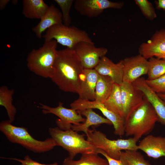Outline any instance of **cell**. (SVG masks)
<instances>
[{
    "label": "cell",
    "mask_w": 165,
    "mask_h": 165,
    "mask_svg": "<svg viewBox=\"0 0 165 165\" xmlns=\"http://www.w3.org/2000/svg\"><path fill=\"white\" fill-rule=\"evenodd\" d=\"M84 68L73 49L57 50L50 79L59 89L65 92H81Z\"/></svg>",
    "instance_id": "1"
},
{
    "label": "cell",
    "mask_w": 165,
    "mask_h": 165,
    "mask_svg": "<svg viewBox=\"0 0 165 165\" xmlns=\"http://www.w3.org/2000/svg\"><path fill=\"white\" fill-rule=\"evenodd\" d=\"M158 122L156 113L145 96L143 101L135 107L125 119L126 136H132L137 141L151 132Z\"/></svg>",
    "instance_id": "2"
},
{
    "label": "cell",
    "mask_w": 165,
    "mask_h": 165,
    "mask_svg": "<svg viewBox=\"0 0 165 165\" xmlns=\"http://www.w3.org/2000/svg\"><path fill=\"white\" fill-rule=\"evenodd\" d=\"M0 130L10 142L20 145L35 153L48 152L57 146L52 138L43 141L37 140L29 134L27 129L13 125L9 120L1 122Z\"/></svg>",
    "instance_id": "3"
},
{
    "label": "cell",
    "mask_w": 165,
    "mask_h": 165,
    "mask_svg": "<svg viewBox=\"0 0 165 165\" xmlns=\"http://www.w3.org/2000/svg\"><path fill=\"white\" fill-rule=\"evenodd\" d=\"M57 43L54 40L45 42L39 49L32 50L27 59L29 69L40 76L50 79L57 54Z\"/></svg>",
    "instance_id": "4"
},
{
    "label": "cell",
    "mask_w": 165,
    "mask_h": 165,
    "mask_svg": "<svg viewBox=\"0 0 165 165\" xmlns=\"http://www.w3.org/2000/svg\"><path fill=\"white\" fill-rule=\"evenodd\" d=\"M49 131L56 145L67 151L68 156L72 159L78 154L96 153V148L85 139L84 134H79L72 129L64 130L58 127L50 128Z\"/></svg>",
    "instance_id": "5"
},
{
    "label": "cell",
    "mask_w": 165,
    "mask_h": 165,
    "mask_svg": "<svg viewBox=\"0 0 165 165\" xmlns=\"http://www.w3.org/2000/svg\"><path fill=\"white\" fill-rule=\"evenodd\" d=\"M87 140L96 149L103 151L109 157L119 160L122 150H138V141L134 138L112 140L105 134L95 128L89 129L85 134Z\"/></svg>",
    "instance_id": "6"
},
{
    "label": "cell",
    "mask_w": 165,
    "mask_h": 165,
    "mask_svg": "<svg viewBox=\"0 0 165 165\" xmlns=\"http://www.w3.org/2000/svg\"><path fill=\"white\" fill-rule=\"evenodd\" d=\"M43 38L45 42L54 40L62 45L73 50L80 42L94 44L85 31L75 26H68L63 24L55 25L48 28Z\"/></svg>",
    "instance_id": "7"
},
{
    "label": "cell",
    "mask_w": 165,
    "mask_h": 165,
    "mask_svg": "<svg viewBox=\"0 0 165 165\" xmlns=\"http://www.w3.org/2000/svg\"><path fill=\"white\" fill-rule=\"evenodd\" d=\"M39 105V107L44 114H52L59 118L57 119L56 123L58 127L63 130L71 129L72 125H77L85 121L86 119L77 111L65 108L61 102H59L58 105L56 107H50L41 103Z\"/></svg>",
    "instance_id": "8"
},
{
    "label": "cell",
    "mask_w": 165,
    "mask_h": 165,
    "mask_svg": "<svg viewBox=\"0 0 165 165\" xmlns=\"http://www.w3.org/2000/svg\"><path fill=\"white\" fill-rule=\"evenodd\" d=\"M73 5L75 10L81 15L92 18L99 16L106 9H121L124 3L108 0H75Z\"/></svg>",
    "instance_id": "9"
},
{
    "label": "cell",
    "mask_w": 165,
    "mask_h": 165,
    "mask_svg": "<svg viewBox=\"0 0 165 165\" xmlns=\"http://www.w3.org/2000/svg\"><path fill=\"white\" fill-rule=\"evenodd\" d=\"M74 50L84 68L88 69H94L108 52L106 48L96 47L94 44L85 42L79 43Z\"/></svg>",
    "instance_id": "10"
},
{
    "label": "cell",
    "mask_w": 165,
    "mask_h": 165,
    "mask_svg": "<svg viewBox=\"0 0 165 165\" xmlns=\"http://www.w3.org/2000/svg\"><path fill=\"white\" fill-rule=\"evenodd\" d=\"M123 82L132 83L143 75L147 74L148 60L140 54L122 60Z\"/></svg>",
    "instance_id": "11"
},
{
    "label": "cell",
    "mask_w": 165,
    "mask_h": 165,
    "mask_svg": "<svg viewBox=\"0 0 165 165\" xmlns=\"http://www.w3.org/2000/svg\"><path fill=\"white\" fill-rule=\"evenodd\" d=\"M138 51L147 59L155 57L165 60V29L156 31L150 39L140 45Z\"/></svg>",
    "instance_id": "12"
},
{
    "label": "cell",
    "mask_w": 165,
    "mask_h": 165,
    "mask_svg": "<svg viewBox=\"0 0 165 165\" xmlns=\"http://www.w3.org/2000/svg\"><path fill=\"white\" fill-rule=\"evenodd\" d=\"M120 87L123 117L125 119L130 113L143 101L145 96L132 83L123 82Z\"/></svg>",
    "instance_id": "13"
},
{
    "label": "cell",
    "mask_w": 165,
    "mask_h": 165,
    "mask_svg": "<svg viewBox=\"0 0 165 165\" xmlns=\"http://www.w3.org/2000/svg\"><path fill=\"white\" fill-rule=\"evenodd\" d=\"M132 84L143 93L152 105L157 115L158 122L165 125V101L148 85L144 78H140Z\"/></svg>",
    "instance_id": "14"
},
{
    "label": "cell",
    "mask_w": 165,
    "mask_h": 165,
    "mask_svg": "<svg viewBox=\"0 0 165 165\" xmlns=\"http://www.w3.org/2000/svg\"><path fill=\"white\" fill-rule=\"evenodd\" d=\"M138 149L149 157L157 159L165 157V137L148 134L139 142Z\"/></svg>",
    "instance_id": "15"
},
{
    "label": "cell",
    "mask_w": 165,
    "mask_h": 165,
    "mask_svg": "<svg viewBox=\"0 0 165 165\" xmlns=\"http://www.w3.org/2000/svg\"><path fill=\"white\" fill-rule=\"evenodd\" d=\"M94 69L100 75L111 78L114 83L120 85L123 82V65L122 60L117 63L105 56Z\"/></svg>",
    "instance_id": "16"
},
{
    "label": "cell",
    "mask_w": 165,
    "mask_h": 165,
    "mask_svg": "<svg viewBox=\"0 0 165 165\" xmlns=\"http://www.w3.org/2000/svg\"><path fill=\"white\" fill-rule=\"evenodd\" d=\"M61 12L54 5L49 7L39 23L32 28V31L38 38H41L46 30L56 25L63 24Z\"/></svg>",
    "instance_id": "17"
},
{
    "label": "cell",
    "mask_w": 165,
    "mask_h": 165,
    "mask_svg": "<svg viewBox=\"0 0 165 165\" xmlns=\"http://www.w3.org/2000/svg\"><path fill=\"white\" fill-rule=\"evenodd\" d=\"M79 99L93 101L99 74L94 69H84Z\"/></svg>",
    "instance_id": "18"
},
{
    "label": "cell",
    "mask_w": 165,
    "mask_h": 165,
    "mask_svg": "<svg viewBox=\"0 0 165 165\" xmlns=\"http://www.w3.org/2000/svg\"><path fill=\"white\" fill-rule=\"evenodd\" d=\"M77 111L81 115L85 116L86 118L84 122L82 123L77 125H72V129L75 131H82L86 134L89 129V127L92 126L99 125L102 124L112 125L109 120L100 116L92 108H88Z\"/></svg>",
    "instance_id": "19"
},
{
    "label": "cell",
    "mask_w": 165,
    "mask_h": 165,
    "mask_svg": "<svg viewBox=\"0 0 165 165\" xmlns=\"http://www.w3.org/2000/svg\"><path fill=\"white\" fill-rule=\"evenodd\" d=\"M49 6L43 0H24L23 14L28 18L40 20Z\"/></svg>",
    "instance_id": "20"
},
{
    "label": "cell",
    "mask_w": 165,
    "mask_h": 165,
    "mask_svg": "<svg viewBox=\"0 0 165 165\" xmlns=\"http://www.w3.org/2000/svg\"><path fill=\"white\" fill-rule=\"evenodd\" d=\"M114 83L110 77L99 74L95 88L94 101L99 103L105 101L110 94Z\"/></svg>",
    "instance_id": "21"
},
{
    "label": "cell",
    "mask_w": 165,
    "mask_h": 165,
    "mask_svg": "<svg viewBox=\"0 0 165 165\" xmlns=\"http://www.w3.org/2000/svg\"><path fill=\"white\" fill-rule=\"evenodd\" d=\"M101 103L108 109L124 118L120 96V87L119 85L115 83L114 84L109 96L105 101Z\"/></svg>",
    "instance_id": "22"
},
{
    "label": "cell",
    "mask_w": 165,
    "mask_h": 165,
    "mask_svg": "<svg viewBox=\"0 0 165 165\" xmlns=\"http://www.w3.org/2000/svg\"><path fill=\"white\" fill-rule=\"evenodd\" d=\"M62 165H109L107 160L98 154L90 153L82 154L80 159L74 160L69 156L64 159Z\"/></svg>",
    "instance_id": "23"
},
{
    "label": "cell",
    "mask_w": 165,
    "mask_h": 165,
    "mask_svg": "<svg viewBox=\"0 0 165 165\" xmlns=\"http://www.w3.org/2000/svg\"><path fill=\"white\" fill-rule=\"evenodd\" d=\"M13 89H9L5 86L0 88V105L6 109L9 118V121L12 123L14 120L16 112V108L12 103Z\"/></svg>",
    "instance_id": "24"
},
{
    "label": "cell",
    "mask_w": 165,
    "mask_h": 165,
    "mask_svg": "<svg viewBox=\"0 0 165 165\" xmlns=\"http://www.w3.org/2000/svg\"><path fill=\"white\" fill-rule=\"evenodd\" d=\"M97 109L100 110L103 114L112 123L115 134L122 136L125 134L124 118L115 113L108 109L102 104L98 105Z\"/></svg>",
    "instance_id": "25"
},
{
    "label": "cell",
    "mask_w": 165,
    "mask_h": 165,
    "mask_svg": "<svg viewBox=\"0 0 165 165\" xmlns=\"http://www.w3.org/2000/svg\"><path fill=\"white\" fill-rule=\"evenodd\" d=\"M147 80L156 79L165 74V60L152 57L148 60Z\"/></svg>",
    "instance_id": "26"
},
{
    "label": "cell",
    "mask_w": 165,
    "mask_h": 165,
    "mask_svg": "<svg viewBox=\"0 0 165 165\" xmlns=\"http://www.w3.org/2000/svg\"><path fill=\"white\" fill-rule=\"evenodd\" d=\"M120 155L124 158L129 165H152L138 150L122 151Z\"/></svg>",
    "instance_id": "27"
},
{
    "label": "cell",
    "mask_w": 165,
    "mask_h": 165,
    "mask_svg": "<svg viewBox=\"0 0 165 165\" xmlns=\"http://www.w3.org/2000/svg\"><path fill=\"white\" fill-rule=\"evenodd\" d=\"M54 1L61 9L63 24L68 26H70L72 21L70 12L74 0H54Z\"/></svg>",
    "instance_id": "28"
},
{
    "label": "cell",
    "mask_w": 165,
    "mask_h": 165,
    "mask_svg": "<svg viewBox=\"0 0 165 165\" xmlns=\"http://www.w3.org/2000/svg\"><path fill=\"white\" fill-rule=\"evenodd\" d=\"M135 1L146 18L153 20L157 17L155 9L149 1L147 0H135Z\"/></svg>",
    "instance_id": "29"
},
{
    "label": "cell",
    "mask_w": 165,
    "mask_h": 165,
    "mask_svg": "<svg viewBox=\"0 0 165 165\" xmlns=\"http://www.w3.org/2000/svg\"><path fill=\"white\" fill-rule=\"evenodd\" d=\"M148 85L157 94H165V74L152 80L145 79Z\"/></svg>",
    "instance_id": "30"
},
{
    "label": "cell",
    "mask_w": 165,
    "mask_h": 165,
    "mask_svg": "<svg viewBox=\"0 0 165 165\" xmlns=\"http://www.w3.org/2000/svg\"><path fill=\"white\" fill-rule=\"evenodd\" d=\"M95 152L97 154H101L104 156L107 160L109 165H129L126 160L121 155L119 160H115L109 157L101 149H96Z\"/></svg>",
    "instance_id": "31"
},
{
    "label": "cell",
    "mask_w": 165,
    "mask_h": 165,
    "mask_svg": "<svg viewBox=\"0 0 165 165\" xmlns=\"http://www.w3.org/2000/svg\"><path fill=\"white\" fill-rule=\"evenodd\" d=\"M8 159L14 160L20 163V165H58V163L56 162L48 164H42L32 160L28 155L25 156L24 160L16 158H8Z\"/></svg>",
    "instance_id": "32"
},
{
    "label": "cell",
    "mask_w": 165,
    "mask_h": 165,
    "mask_svg": "<svg viewBox=\"0 0 165 165\" xmlns=\"http://www.w3.org/2000/svg\"><path fill=\"white\" fill-rule=\"evenodd\" d=\"M155 3L157 8L165 10V0H158Z\"/></svg>",
    "instance_id": "33"
},
{
    "label": "cell",
    "mask_w": 165,
    "mask_h": 165,
    "mask_svg": "<svg viewBox=\"0 0 165 165\" xmlns=\"http://www.w3.org/2000/svg\"><path fill=\"white\" fill-rule=\"evenodd\" d=\"M10 2L9 0H1L0 1V9L2 10L4 9L8 3Z\"/></svg>",
    "instance_id": "34"
},
{
    "label": "cell",
    "mask_w": 165,
    "mask_h": 165,
    "mask_svg": "<svg viewBox=\"0 0 165 165\" xmlns=\"http://www.w3.org/2000/svg\"><path fill=\"white\" fill-rule=\"evenodd\" d=\"M163 100L165 101V94H157Z\"/></svg>",
    "instance_id": "35"
}]
</instances>
